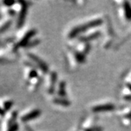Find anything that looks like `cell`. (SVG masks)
Returning <instances> with one entry per match:
<instances>
[{
    "mask_svg": "<svg viewBox=\"0 0 131 131\" xmlns=\"http://www.w3.org/2000/svg\"><path fill=\"white\" fill-rule=\"evenodd\" d=\"M119 15L124 19L127 20H131V7L128 2H123V5H121V8L119 9Z\"/></svg>",
    "mask_w": 131,
    "mask_h": 131,
    "instance_id": "7a4b0ae2",
    "label": "cell"
},
{
    "mask_svg": "<svg viewBox=\"0 0 131 131\" xmlns=\"http://www.w3.org/2000/svg\"><path fill=\"white\" fill-rule=\"evenodd\" d=\"M40 114L39 110H34L33 112H31L30 113H28L27 114L24 115V117H22V121L26 122V121H28V120H31L33 119L36 117H37Z\"/></svg>",
    "mask_w": 131,
    "mask_h": 131,
    "instance_id": "5b68a950",
    "label": "cell"
},
{
    "mask_svg": "<svg viewBox=\"0 0 131 131\" xmlns=\"http://www.w3.org/2000/svg\"><path fill=\"white\" fill-rule=\"evenodd\" d=\"M101 24V19H96V20H93L91 21H89L88 23L86 24L81 25L80 26H77L75 28H74L70 33H69V37L71 38H73L76 37L78 34L81 32H83L85 30H87L88 28H93L95 26H98L100 24Z\"/></svg>",
    "mask_w": 131,
    "mask_h": 131,
    "instance_id": "6da1fadb",
    "label": "cell"
},
{
    "mask_svg": "<svg viewBox=\"0 0 131 131\" xmlns=\"http://www.w3.org/2000/svg\"><path fill=\"white\" fill-rule=\"evenodd\" d=\"M29 57L31 58V60H33V61H34V62L39 66V69H41V70H42L43 72H47V66L43 61H41V60L37 56H34V55H31V54L29 55Z\"/></svg>",
    "mask_w": 131,
    "mask_h": 131,
    "instance_id": "277c9868",
    "label": "cell"
},
{
    "mask_svg": "<svg viewBox=\"0 0 131 131\" xmlns=\"http://www.w3.org/2000/svg\"><path fill=\"white\" fill-rule=\"evenodd\" d=\"M114 108V106L111 103H106V104H103V105H99V106H95L92 108L93 112H107L112 110Z\"/></svg>",
    "mask_w": 131,
    "mask_h": 131,
    "instance_id": "3957f363",
    "label": "cell"
},
{
    "mask_svg": "<svg viewBox=\"0 0 131 131\" xmlns=\"http://www.w3.org/2000/svg\"><path fill=\"white\" fill-rule=\"evenodd\" d=\"M34 34H35V31H33V30L32 31H28V32L27 33V34H26V36L22 39V40L20 42V45H25L28 42L29 39L34 36Z\"/></svg>",
    "mask_w": 131,
    "mask_h": 131,
    "instance_id": "ba28073f",
    "label": "cell"
},
{
    "mask_svg": "<svg viewBox=\"0 0 131 131\" xmlns=\"http://www.w3.org/2000/svg\"><path fill=\"white\" fill-rule=\"evenodd\" d=\"M18 125L15 123L10 126V127L8 129V131H17L18 130Z\"/></svg>",
    "mask_w": 131,
    "mask_h": 131,
    "instance_id": "8fae6325",
    "label": "cell"
},
{
    "mask_svg": "<svg viewBox=\"0 0 131 131\" xmlns=\"http://www.w3.org/2000/svg\"><path fill=\"white\" fill-rule=\"evenodd\" d=\"M11 106H12V103L10 102V101H7V102H6L5 103V107L7 108V109H8L9 108L11 107Z\"/></svg>",
    "mask_w": 131,
    "mask_h": 131,
    "instance_id": "7c38bea8",
    "label": "cell"
},
{
    "mask_svg": "<svg viewBox=\"0 0 131 131\" xmlns=\"http://www.w3.org/2000/svg\"><path fill=\"white\" fill-rule=\"evenodd\" d=\"M56 82V74L55 73H51L50 75V79H49V85H48V88L50 92H52V90L54 89V85Z\"/></svg>",
    "mask_w": 131,
    "mask_h": 131,
    "instance_id": "52a82bcc",
    "label": "cell"
},
{
    "mask_svg": "<svg viewBox=\"0 0 131 131\" xmlns=\"http://www.w3.org/2000/svg\"><path fill=\"white\" fill-rule=\"evenodd\" d=\"M26 6L24 5L22 6L21 9H20V13L19 15L18 18V26H21L24 22L25 20V16H26Z\"/></svg>",
    "mask_w": 131,
    "mask_h": 131,
    "instance_id": "8992f818",
    "label": "cell"
},
{
    "mask_svg": "<svg viewBox=\"0 0 131 131\" xmlns=\"http://www.w3.org/2000/svg\"><path fill=\"white\" fill-rule=\"evenodd\" d=\"M58 94L61 95V97H63L65 95V84L64 82H61L58 87Z\"/></svg>",
    "mask_w": 131,
    "mask_h": 131,
    "instance_id": "30bf717a",
    "label": "cell"
},
{
    "mask_svg": "<svg viewBox=\"0 0 131 131\" xmlns=\"http://www.w3.org/2000/svg\"><path fill=\"white\" fill-rule=\"evenodd\" d=\"M54 103H57V104H61V106H67L69 105V102L68 101H66L63 98H56L54 100Z\"/></svg>",
    "mask_w": 131,
    "mask_h": 131,
    "instance_id": "9c48e42d",
    "label": "cell"
},
{
    "mask_svg": "<svg viewBox=\"0 0 131 131\" xmlns=\"http://www.w3.org/2000/svg\"><path fill=\"white\" fill-rule=\"evenodd\" d=\"M4 114V112L0 108V114Z\"/></svg>",
    "mask_w": 131,
    "mask_h": 131,
    "instance_id": "4fadbf2b",
    "label": "cell"
}]
</instances>
